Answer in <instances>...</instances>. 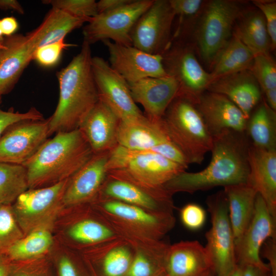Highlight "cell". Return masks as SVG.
I'll list each match as a JSON object with an SVG mask.
<instances>
[{
    "label": "cell",
    "instance_id": "f5cc1de1",
    "mask_svg": "<svg viewBox=\"0 0 276 276\" xmlns=\"http://www.w3.org/2000/svg\"><path fill=\"white\" fill-rule=\"evenodd\" d=\"M265 95L266 102L273 110H276V88L264 91Z\"/></svg>",
    "mask_w": 276,
    "mask_h": 276
},
{
    "label": "cell",
    "instance_id": "74e56055",
    "mask_svg": "<svg viewBox=\"0 0 276 276\" xmlns=\"http://www.w3.org/2000/svg\"><path fill=\"white\" fill-rule=\"evenodd\" d=\"M249 70L263 91L276 88V65L269 54L255 55Z\"/></svg>",
    "mask_w": 276,
    "mask_h": 276
},
{
    "label": "cell",
    "instance_id": "7bdbcfd3",
    "mask_svg": "<svg viewBox=\"0 0 276 276\" xmlns=\"http://www.w3.org/2000/svg\"><path fill=\"white\" fill-rule=\"evenodd\" d=\"M252 3L263 14L270 42V49L276 47V2L269 0H256Z\"/></svg>",
    "mask_w": 276,
    "mask_h": 276
},
{
    "label": "cell",
    "instance_id": "bcb514c9",
    "mask_svg": "<svg viewBox=\"0 0 276 276\" xmlns=\"http://www.w3.org/2000/svg\"><path fill=\"white\" fill-rule=\"evenodd\" d=\"M131 0H100L97 2L98 14L108 12L121 7Z\"/></svg>",
    "mask_w": 276,
    "mask_h": 276
},
{
    "label": "cell",
    "instance_id": "4316f807",
    "mask_svg": "<svg viewBox=\"0 0 276 276\" xmlns=\"http://www.w3.org/2000/svg\"><path fill=\"white\" fill-rule=\"evenodd\" d=\"M223 191L227 200L229 218L236 240L245 232L252 219L258 193L248 183L225 186Z\"/></svg>",
    "mask_w": 276,
    "mask_h": 276
},
{
    "label": "cell",
    "instance_id": "ac0fdd59",
    "mask_svg": "<svg viewBox=\"0 0 276 276\" xmlns=\"http://www.w3.org/2000/svg\"><path fill=\"white\" fill-rule=\"evenodd\" d=\"M194 104L212 137L225 130L245 132L247 119L225 96L206 90Z\"/></svg>",
    "mask_w": 276,
    "mask_h": 276
},
{
    "label": "cell",
    "instance_id": "6da1fadb",
    "mask_svg": "<svg viewBox=\"0 0 276 276\" xmlns=\"http://www.w3.org/2000/svg\"><path fill=\"white\" fill-rule=\"evenodd\" d=\"M250 141L245 132L225 130L213 136L212 158L209 165L197 172L183 171L169 181L165 189L193 193L217 186L247 183L249 173L248 160Z\"/></svg>",
    "mask_w": 276,
    "mask_h": 276
},
{
    "label": "cell",
    "instance_id": "2e32d148",
    "mask_svg": "<svg viewBox=\"0 0 276 276\" xmlns=\"http://www.w3.org/2000/svg\"><path fill=\"white\" fill-rule=\"evenodd\" d=\"M109 53L110 66L127 83L148 77L168 76L161 55H152L133 45H124L109 40L103 41Z\"/></svg>",
    "mask_w": 276,
    "mask_h": 276
},
{
    "label": "cell",
    "instance_id": "e575fe53",
    "mask_svg": "<svg viewBox=\"0 0 276 276\" xmlns=\"http://www.w3.org/2000/svg\"><path fill=\"white\" fill-rule=\"evenodd\" d=\"M110 242L102 260L103 273L105 276H125L133 258L130 249L125 244Z\"/></svg>",
    "mask_w": 276,
    "mask_h": 276
},
{
    "label": "cell",
    "instance_id": "680465c9",
    "mask_svg": "<svg viewBox=\"0 0 276 276\" xmlns=\"http://www.w3.org/2000/svg\"><path fill=\"white\" fill-rule=\"evenodd\" d=\"M3 33H2V30H1V25H0V38H3Z\"/></svg>",
    "mask_w": 276,
    "mask_h": 276
},
{
    "label": "cell",
    "instance_id": "d6a6232c",
    "mask_svg": "<svg viewBox=\"0 0 276 276\" xmlns=\"http://www.w3.org/2000/svg\"><path fill=\"white\" fill-rule=\"evenodd\" d=\"M53 241L50 230L35 231L16 241L5 254L10 261L34 258L46 252L51 247Z\"/></svg>",
    "mask_w": 276,
    "mask_h": 276
},
{
    "label": "cell",
    "instance_id": "ba28073f",
    "mask_svg": "<svg viewBox=\"0 0 276 276\" xmlns=\"http://www.w3.org/2000/svg\"><path fill=\"white\" fill-rule=\"evenodd\" d=\"M203 7L196 31L201 57L212 64L215 57L231 38L235 23L242 10L230 0H213Z\"/></svg>",
    "mask_w": 276,
    "mask_h": 276
},
{
    "label": "cell",
    "instance_id": "c3c4849f",
    "mask_svg": "<svg viewBox=\"0 0 276 276\" xmlns=\"http://www.w3.org/2000/svg\"><path fill=\"white\" fill-rule=\"evenodd\" d=\"M3 35L10 36L14 34L18 27L16 19L13 17H6L0 19Z\"/></svg>",
    "mask_w": 276,
    "mask_h": 276
},
{
    "label": "cell",
    "instance_id": "816d5d0a",
    "mask_svg": "<svg viewBox=\"0 0 276 276\" xmlns=\"http://www.w3.org/2000/svg\"><path fill=\"white\" fill-rule=\"evenodd\" d=\"M11 269L10 260L5 254H0V276H10Z\"/></svg>",
    "mask_w": 276,
    "mask_h": 276
},
{
    "label": "cell",
    "instance_id": "9f6ffc18",
    "mask_svg": "<svg viewBox=\"0 0 276 276\" xmlns=\"http://www.w3.org/2000/svg\"><path fill=\"white\" fill-rule=\"evenodd\" d=\"M4 37L0 38V50L3 48L4 46Z\"/></svg>",
    "mask_w": 276,
    "mask_h": 276
},
{
    "label": "cell",
    "instance_id": "44dd1931",
    "mask_svg": "<svg viewBox=\"0 0 276 276\" xmlns=\"http://www.w3.org/2000/svg\"><path fill=\"white\" fill-rule=\"evenodd\" d=\"M28 34H13L4 38L0 50V97L9 92L18 81L36 50Z\"/></svg>",
    "mask_w": 276,
    "mask_h": 276
},
{
    "label": "cell",
    "instance_id": "1f68e13d",
    "mask_svg": "<svg viewBox=\"0 0 276 276\" xmlns=\"http://www.w3.org/2000/svg\"><path fill=\"white\" fill-rule=\"evenodd\" d=\"M29 189L26 167L0 162V205L11 204Z\"/></svg>",
    "mask_w": 276,
    "mask_h": 276
},
{
    "label": "cell",
    "instance_id": "836d02e7",
    "mask_svg": "<svg viewBox=\"0 0 276 276\" xmlns=\"http://www.w3.org/2000/svg\"><path fill=\"white\" fill-rule=\"evenodd\" d=\"M68 235L75 241L84 244H95L111 241L116 238L113 230L93 219H83L74 224Z\"/></svg>",
    "mask_w": 276,
    "mask_h": 276
},
{
    "label": "cell",
    "instance_id": "277c9868",
    "mask_svg": "<svg viewBox=\"0 0 276 276\" xmlns=\"http://www.w3.org/2000/svg\"><path fill=\"white\" fill-rule=\"evenodd\" d=\"M186 169L160 154L118 145L109 151L107 162L108 175L129 180L156 193L165 191L164 186Z\"/></svg>",
    "mask_w": 276,
    "mask_h": 276
},
{
    "label": "cell",
    "instance_id": "f1b7e54d",
    "mask_svg": "<svg viewBox=\"0 0 276 276\" xmlns=\"http://www.w3.org/2000/svg\"><path fill=\"white\" fill-rule=\"evenodd\" d=\"M88 20L52 8L41 24L28 34L37 49L64 39L67 34L81 27Z\"/></svg>",
    "mask_w": 276,
    "mask_h": 276
},
{
    "label": "cell",
    "instance_id": "7402d4cb",
    "mask_svg": "<svg viewBox=\"0 0 276 276\" xmlns=\"http://www.w3.org/2000/svg\"><path fill=\"white\" fill-rule=\"evenodd\" d=\"M120 119L100 99L79 127L94 154L109 152L118 144Z\"/></svg>",
    "mask_w": 276,
    "mask_h": 276
},
{
    "label": "cell",
    "instance_id": "603a6c76",
    "mask_svg": "<svg viewBox=\"0 0 276 276\" xmlns=\"http://www.w3.org/2000/svg\"><path fill=\"white\" fill-rule=\"evenodd\" d=\"M249 173L247 182L263 198L276 221V150L256 147L248 149Z\"/></svg>",
    "mask_w": 276,
    "mask_h": 276
},
{
    "label": "cell",
    "instance_id": "f546056e",
    "mask_svg": "<svg viewBox=\"0 0 276 276\" xmlns=\"http://www.w3.org/2000/svg\"><path fill=\"white\" fill-rule=\"evenodd\" d=\"M254 53L238 38L233 35L213 60L210 75L212 81L244 70H249Z\"/></svg>",
    "mask_w": 276,
    "mask_h": 276
},
{
    "label": "cell",
    "instance_id": "e0dca14e",
    "mask_svg": "<svg viewBox=\"0 0 276 276\" xmlns=\"http://www.w3.org/2000/svg\"><path fill=\"white\" fill-rule=\"evenodd\" d=\"M128 84L134 102L143 106L144 116L153 122L162 120L179 91L177 81L169 75L145 78Z\"/></svg>",
    "mask_w": 276,
    "mask_h": 276
},
{
    "label": "cell",
    "instance_id": "d4e9b609",
    "mask_svg": "<svg viewBox=\"0 0 276 276\" xmlns=\"http://www.w3.org/2000/svg\"><path fill=\"white\" fill-rule=\"evenodd\" d=\"M207 91L221 94L249 118L261 99V88L250 70H244L213 80Z\"/></svg>",
    "mask_w": 276,
    "mask_h": 276
},
{
    "label": "cell",
    "instance_id": "9a60e30c",
    "mask_svg": "<svg viewBox=\"0 0 276 276\" xmlns=\"http://www.w3.org/2000/svg\"><path fill=\"white\" fill-rule=\"evenodd\" d=\"M273 237H276V221L257 194L252 219L243 234L235 240L237 265H251L270 271L268 264L262 261L260 252L265 242Z\"/></svg>",
    "mask_w": 276,
    "mask_h": 276
},
{
    "label": "cell",
    "instance_id": "cb8c5ba5",
    "mask_svg": "<svg viewBox=\"0 0 276 276\" xmlns=\"http://www.w3.org/2000/svg\"><path fill=\"white\" fill-rule=\"evenodd\" d=\"M101 205L108 215L147 233L150 231L155 239L164 235L174 225L175 219L171 213L153 212L112 199H101Z\"/></svg>",
    "mask_w": 276,
    "mask_h": 276
},
{
    "label": "cell",
    "instance_id": "5bb4252c",
    "mask_svg": "<svg viewBox=\"0 0 276 276\" xmlns=\"http://www.w3.org/2000/svg\"><path fill=\"white\" fill-rule=\"evenodd\" d=\"M49 121H27L15 124L0 137V162L24 165L47 141Z\"/></svg>",
    "mask_w": 276,
    "mask_h": 276
},
{
    "label": "cell",
    "instance_id": "30bf717a",
    "mask_svg": "<svg viewBox=\"0 0 276 276\" xmlns=\"http://www.w3.org/2000/svg\"><path fill=\"white\" fill-rule=\"evenodd\" d=\"M153 2L131 0L116 9L99 13L83 27V41L90 45L105 40L124 45H132L130 37L132 29Z\"/></svg>",
    "mask_w": 276,
    "mask_h": 276
},
{
    "label": "cell",
    "instance_id": "8992f818",
    "mask_svg": "<svg viewBox=\"0 0 276 276\" xmlns=\"http://www.w3.org/2000/svg\"><path fill=\"white\" fill-rule=\"evenodd\" d=\"M70 179L47 187L29 189L18 197L12 207L24 234L50 230L64 206L63 196Z\"/></svg>",
    "mask_w": 276,
    "mask_h": 276
},
{
    "label": "cell",
    "instance_id": "8d00e7d4",
    "mask_svg": "<svg viewBox=\"0 0 276 276\" xmlns=\"http://www.w3.org/2000/svg\"><path fill=\"white\" fill-rule=\"evenodd\" d=\"M142 249L137 248L125 276H164L166 259H152Z\"/></svg>",
    "mask_w": 276,
    "mask_h": 276
},
{
    "label": "cell",
    "instance_id": "5b68a950",
    "mask_svg": "<svg viewBox=\"0 0 276 276\" xmlns=\"http://www.w3.org/2000/svg\"><path fill=\"white\" fill-rule=\"evenodd\" d=\"M171 140L189 164H200L211 151L213 137L195 104L177 96L167 108L161 120Z\"/></svg>",
    "mask_w": 276,
    "mask_h": 276
},
{
    "label": "cell",
    "instance_id": "db71d44e",
    "mask_svg": "<svg viewBox=\"0 0 276 276\" xmlns=\"http://www.w3.org/2000/svg\"><path fill=\"white\" fill-rule=\"evenodd\" d=\"M225 276H242L241 267L237 265L234 270Z\"/></svg>",
    "mask_w": 276,
    "mask_h": 276
},
{
    "label": "cell",
    "instance_id": "484cf974",
    "mask_svg": "<svg viewBox=\"0 0 276 276\" xmlns=\"http://www.w3.org/2000/svg\"><path fill=\"white\" fill-rule=\"evenodd\" d=\"M211 270L206 250L198 241H181L169 246L165 261L167 276H204Z\"/></svg>",
    "mask_w": 276,
    "mask_h": 276
},
{
    "label": "cell",
    "instance_id": "f6af8a7d",
    "mask_svg": "<svg viewBox=\"0 0 276 276\" xmlns=\"http://www.w3.org/2000/svg\"><path fill=\"white\" fill-rule=\"evenodd\" d=\"M262 254L268 261L271 276H276V237L268 239L262 246Z\"/></svg>",
    "mask_w": 276,
    "mask_h": 276
},
{
    "label": "cell",
    "instance_id": "83f0119b",
    "mask_svg": "<svg viewBox=\"0 0 276 276\" xmlns=\"http://www.w3.org/2000/svg\"><path fill=\"white\" fill-rule=\"evenodd\" d=\"M233 35L255 55L269 54L270 42L264 16L257 8L242 10L233 30Z\"/></svg>",
    "mask_w": 276,
    "mask_h": 276
},
{
    "label": "cell",
    "instance_id": "ab89813d",
    "mask_svg": "<svg viewBox=\"0 0 276 276\" xmlns=\"http://www.w3.org/2000/svg\"><path fill=\"white\" fill-rule=\"evenodd\" d=\"M67 43L64 39L38 48L35 51L33 60L45 67L55 65L59 61L63 51L66 48L75 46Z\"/></svg>",
    "mask_w": 276,
    "mask_h": 276
},
{
    "label": "cell",
    "instance_id": "b9f144b4",
    "mask_svg": "<svg viewBox=\"0 0 276 276\" xmlns=\"http://www.w3.org/2000/svg\"><path fill=\"white\" fill-rule=\"evenodd\" d=\"M182 224L191 231H197L204 225L206 218V212L200 205L190 203L183 206L180 212Z\"/></svg>",
    "mask_w": 276,
    "mask_h": 276
},
{
    "label": "cell",
    "instance_id": "7c38bea8",
    "mask_svg": "<svg viewBox=\"0 0 276 276\" xmlns=\"http://www.w3.org/2000/svg\"><path fill=\"white\" fill-rule=\"evenodd\" d=\"M175 17L169 0H153L132 29V45L150 54L163 55L172 43Z\"/></svg>",
    "mask_w": 276,
    "mask_h": 276
},
{
    "label": "cell",
    "instance_id": "ffe728a7",
    "mask_svg": "<svg viewBox=\"0 0 276 276\" xmlns=\"http://www.w3.org/2000/svg\"><path fill=\"white\" fill-rule=\"evenodd\" d=\"M172 196L167 191L151 192L129 180L108 175L98 197L100 199H112L134 205L153 212L171 213Z\"/></svg>",
    "mask_w": 276,
    "mask_h": 276
},
{
    "label": "cell",
    "instance_id": "7a4b0ae2",
    "mask_svg": "<svg viewBox=\"0 0 276 276\" xmlns=\"http://www.w3.org/2000/svg\"><path fill=\"white\" fill-rule=\"evenodd\" d=\"M90 45L83 41L80 52L57 73L59 95L49 118L50 136L78 129L99 100L91 69Z\"/></svg>",
    "mask_w": 276,
    "mask_h": 276
},
{
    "label": "cell",
    "instance_id": "11a10c76",
    "mask_svg": "<svg viewBox=\"0 0 276 276\" xmlns=\"http://www.w3.org/2000/svg\"><path fill=\"white\" fill-rule=\"evenodd\" d=\"M12 276H33L31 275L27 274L26 273H17L15 274H14Z\"/></svg>",
    "mask_w": 276,
    "mask_h": 276
},
{
    "label": "cell",
    "instance_id": "52a82bcc",
    "mask_svg": "<svg viewBox=\"0 0 276 276\" xmlns=\"http://www.w3.org/2000/svg\"><path fill=\"white\" fill-rule=\"evenodd\" d=\"M206 202L212 225L205 234L204 247L214 276H225L237 266L235 239L228 216L227 200L223 190L209 196Z\"/></svg>",
    "mask_w": 276,
    "mask_h": 276
},
{
    "label": "cell",
    "instance_id": "f35d334b",
    "mask_svg": "<svg viewBox=\"0 0 276 276\" xmlns=\"http://www.w3.org/2000/svg\"><path fill=\"white\" fill-rule=\"evenodd\" d=\"M42 3L73 16L87 19L88 22L98 14L97 2L95 0H45Z\"/></svg>",
    "mask_w": 276,
    "mask_h": 276
},
{
    "label": "cell",
    "instance_id": "d6986e66",
    "mask_svg": "<svg viewBox=\"0 0 276 276\" xmlns=\"http://www.w3.org/2000/svg\"><path fill=\"white\" fill-rule=\"evenodd\" d=\"M109 152L94 154L70 179L63 196L64 206L80 205L98 197L108 176Z\"/></svg>",
    "mask_w": 276,
    "mask_h": 276
},
{
    "label": "cell",
    "instance_id": "4fadbf2b",
    "mask_svg": "<svg viewBox=\"0 0 276 276\" xmlns=\"http://www.w3.org/2000/svg\"><path fill=\"white\" fill-rule=\"evenodd\" d=\"M91 69L99 99L117 115L120 121L144 115L133 100L127 82L103 58L92 57Z\"/></svg>",
    "mask_w": 276,
    "mask_h": 276
},
{
    "label": "cell",
    "instance_id": "6f0895ef",
    "mask_svg": "<svg viewBox=\"0 0 276 276\" xmlns=\"http://www.w3.org/2000/svg\"><path fill=\"white\" fill-rule=\"evenodd\" d=\"M204 276H214L213 272L211 270L208 272Z\"/></svg>",
    "mask_w": 276,
    "mask_h": 276
},
{
    "label": "cell",
    "instance_id": "d590c367",
    "mask_svg": "<svg viewBox=\"0 0 276 276\" xmlns=\"http://www.w3.org/2000/svg\"><path fill=\"white\" fill-rule=\"evenodd\" d=\"M11 204L0 205V254L24 237Z\"/></svg>",
    "mask_w": 276,
    "mask_h": 276
},
{
    "label": "cell",
    "instance_id": "91938a15",
    "mask_svg": "<svg viewBox=\"0 0 276 276\" xmlns=\"http://www.w3.org/2000/svg\"><path fill=\"white\" fill-rule=\"evenodd\" d=\"M165 276H167L166 275H165Z\"/></svg>",
    "mask_w": 276,
    "mask_h": 276
},
{
    "label": "cell",
    "instance_id": "60d3db41",
    "mask_svg": "<svg viewBox=\"0 0 276 276\" xmlns=\"http://www.w3.org/2000/svg\"><path fill=\"white\" fill-rule=\"evenodd\" d=\"M1 102L2 97H0V104ZM43 119L42 114L35 108H32L25 112H19L13 110L5 111L0 107V137L9 128L17 123Z\"/></svg>",
    "mask_w": 276,
    "mask_h": 276
},
{
    "label": "cell",
    "instance_id": "f907efd6",
    "mask_svg": "<svg viewBox=\"0 0 276 276\" xmlns=\"http://www.w3.org/2000/svg\"><path fill=\"white\" fill-rule=\"evenodd\" d=\"M0 9L15 11L20 14H24V9L16 0H0Z\"/></svg>",
    "mask_w": 276,
    "mask_h": 276
},
{
    "label": "cell",
    "instance_id": "8fae6325",
    "mask_svg": "<svg viewBox=\"0 0 276 276\" xmlns=\"http://www.w3.org/2000/svg\"><path fill=\"white\" fill-rule=\"evenodd\" d=\"M162 56L166 73L178 83L177 96L194 103L212 81L210 73L200 65L190 45L183 41L172 42Z\"/></svg>",
    "mask_w": 276,
    "mask_h": 276
},
{
    "label": "cell",
    "instance_id": "4dcf8cb0",
    "mask_svg": "<svg viewBox=\"0 0 276 276\" xmlns=\"http://www.w3.org/2000/svg\"><path fill=\"white\" fill-rule=\"evenodd\" d=\"M245 133L253 146L276 150V113L264 99L248 119Z\"/></svg>",
    "mask_w": 276,
    "mask_h": 276
},
{
    "label": "cell",
    "instance_id": "3957f363",
    "mask_svg": "<svg viewBox=\"0 0 276 276\" xmlns=\"http://www.w3.org/2000/svg\"><path fill=\"white\" fill-rule=\"evenodd\" d=\"M93 154L79 129L55 133L24 165L29 189L47 187L71 178Z\"/></svg>",
    "mask_w": 276,
    "mask_h": 276
},
{
    "label": "cell",
    "instance_id": "ee69618b",
    "mask_svg": "<svg viewBox=\"0 0 276 276\" xmlns=\"http://www.w3.org/2000/svg\"><path fill=\"white\" fill-rule=\"evenodd\" d=\"M175 16L179 21L185 20L196 14L200 10L204 3L201 0H169Z\"/></svg>",
    "mask_w": 276,
    "mask_h": 276
},
{
    "label": "cell",
    "instance_id": "9c48e42d",
    "mask_svg": "<svg viewBox=\"0 0 276 276\" xmlns=\"http://www.w3.org/2000/svg\"><path fill=\"white\" fill-rule=\"evenodd\" d=\"M161 120L153 122L144 114L136 119L120 121L117 132L118 145L131 150L160 154L187 169L190 164L169 137Z\"/></svg>",
    "mask_w": 276,
    "mask_h": 276
},
{
    "label": "cell",
    "instance_id": "681fc988",
    "mask_svg": "<svg viewBox=\"0 0 276 276\" xmlns=\"http://www.w3.org/2000/svg\"><path fill=\"white\" fill-rule=\"evenodd\" d=\"M240 266V265H239ZM242 276H271L270 272L251 265L240 266Z\"/></svg>",
    "mask_w": 276,
    "mask_h": 276
},
{
    "label": "cell",
    "instance_id": "7dc6e473",
    "mask_svg": "<svg viewBox=\"0 0 276 276\" xmlns=\"http://www.w3.org/2000/svg\"><path fill=\"white\" fill-rule=\"evenodd\" d=\"M59 276H78L77 270L71 260L66 257H62L58 264Z\"/></svg>",
    "mask_w": 276,
    "mask_h": 276
}]
</instances>
